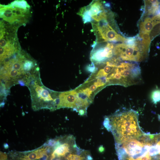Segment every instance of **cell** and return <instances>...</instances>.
Segmentation results:
<instances>
[{
	"label": "cell",
	"mask_w": 160,
	"mask_h": 160,
	"mask_svg": "<svg viewBox=\"0 0 160 160\" xmlns=\"http://www.w3.org/2000/svg\"><path fill=\"white\" fill-rule=\"evenodd\" d=\"M0 95L7 97L12 86L27 87L39 72L37 62L28 53L20 51L0 62Z\"/></svg>",
	"instance_id": "obj_1"
},
{
	"label": "cell",
	"mask_w": 160,
	"mask_h": 160,
	"mask_svg": "<svg viewBox=\"0 0 160 160\" xmlns=\"http://www.w3.org/2000/svg\"><path fill=\"white\" fill-rule=\"evenodd\" d=\"M108 117L116 144L137 138L144 134L138 124V113L133 110L116 113Z\"/></svg>",
	"instance_id": "obj_2"
},
{
	"label": "cell",
	"mask_w": 160,
	"mask_h": 160,
	"mask_svg": "<svg viewBox=\"0 0 160 160\" xmlns=\"http://www.w3.org/2000/svg\"><path fill=\"white\" fill-rule=\"evenodd\" d=\"M27 87L30 92L32 107L34 111L46 109L53 111L58 109L59 92L45 86L40 74L32 79Z\"/></svg>",
	"instance_id": "obj_3"
},
{
	"label": "cell",
	"mask_w": 160,
	"mask_h": 160,
	"mask_svg": "<svg viewBox=\"0 0 160 160\" xmlns=\"http://www.w3.org/2000/svg\"><path fill=\"white\" fill-rule=\"evenodd\" d=\"M149 52L139 40L135 45H131L123 43L118 44L114 47L113 55L123 61L140 62L148 56Z\"/></svg>",
	"instance_id": "obj_4"
},
{
	"label": "cell",
	"mask_w": 160,
	"mask_h": 160,
	"mask_svg": "<svg viewBox=\"0 0 160 160\" xmlns=\"http://www.w3.org/2000/svg\"><path fill=\"white\" fill-rule=\"evenodd\" d=\"M94 32L96 35L97 43L101 40L104 41L125 43L126 38L118 34L109 24L107 19H104L98 22L92 23Z\"/></svg>",
	"instance_id": "obj_5"
},
{
	"label": "cell",
	"mask_w": 160,
	"mask_h": 160,
	"mask_svg": "<svg viewBox=\"0 0 160 160\" xmlns=\"http://www.w3.org/2000/svg\"><path fill=\"white\" fill-rule=\"evenodd\" d=\"M30 15L29 9L19 8L10 5L0 6V17L12 25L25 23Z\"/></svg>",
	"instance_id": "obj_6"
},
{
	"label": "cell",
	"mask_w": 160,
	"mask_h": 160,
	"mask_svg": "<svg viewBox=\"0 0 160 160\" xmlns=\"http://www.w3.org/2000/svg\"><path fill=\"white\" fill-rule=\"evenodd\" d=\"M114 47L113 44L109 43L105 47L95 46L91 54L92 61L95 63H100L110 59L113 55Z\"/></svg>",
	"instance_id": "obj_7"
},
{
	"label": "cell",
	"mask_w": 160,
	"mask_h": 160,
	"mask_svg": "<svg viewBox=\"0 0 160 160\" xmlns=\"http://www.w3.org/2000/svg\"><path fill=\"white\" fill-rule=\"evenodd\" d=\"M155 26L151 18L149 17H146L140 24V32L150 33Z\"/></svg>",
	"instance_id": "obj_8"
},
{
	"label": "cell",
	"mask_w": 160,
	"mask_h": 160,
	"mask_svg": "<svg viewBox=\"0 0 160 160\" xmlns=\"http://www.w3.org/2000/svg\"><path fill=\"white\" fill-rule=\"evenodd\" d=\"M145 10L149 15L153 14L158 10L159 2L157 0L145 1Z\"/></svg>",
	"instance_id": "obj_9"
},
{
	"label": "cell",
	"mask_w": 160,
	"mask_h": 160,
	"mask_svg": "<svg viewBox=\"0 0 160 160\" xmlns=\"http://www.w3.org/2000/svg\"><path fill=\"white\" fill-rule=\"evenodd\" d=\"M150 33L140 32L139 36L142 39V43L146 49L149 52V47L151 44V40L150 36Z\"/></svg>",
	"instance_id": "obj_10"
},
{
	"label": "cell",
	"mask_w": 160,
	"mask_h": 160,
	"mask_svg": "<svg viewBox=\"0 0 160 160\" xmlns=\"http://www.w3.org/2000/svg\"><path fill=\"white\" fill-rule=\"evenodd\" d=\"M10 4L20 8L27 9H30L29 5L24 0L15 1L12 2Z\"/></svg>",
	"instance_id": "obj_11"
},
{
	"label": "cell",
	"mask_w": 160,
	"mask_h": 160,
	"mask_svg": "<svg viewBox=\"0 0 160 160\" xmlns=\"http://www.w3.org/2000/svg\"><path fill=\"white\" fill-rule=\"evenodd\" d=\"M151 99L155 104L160 101V90L156 89L153 91L151 94Z\"/></svg>",
	"instance_id": "obj_12"
},
{
	"label": "cell",
	"mask_w": 160,
	"mask_h": 160,
	"mask_svg": "<svg viewBox=\"0 0 160 160\" xmlns=\"http://www.w3.org/2000/svg\"><path fill=\"white\" fill-rule=\"evenodd\" d=\"M103 124L105 127L108 131L110 132L111 131L108 117H106L105 118Z\"/></svg>",
	"instance_id": "obj_13"
},
{
	"label": "cell",
	"mask_w": 160,
	"mask_h": 160,
	"mask_svg": "<svg viewBox=\"0 0 160 160\" xmlns=\"http://www.w3.org/2000/svg\"><path fill=\"white\" fill-rule=\"evenodd\" d=\"M151 19L155 25L160 23V13L154 16Z\"/></svg>",
	"instance_id": "obj_14"
},
{
	"label": "cell",
	"mask_w": 160,
	"mask_h": 160,
	"mask_svg": "<svg viewBox=\"0 0 160 160\" xmlns=\"http://www.w3.org/2000/svg\"><path fill=\"white\" fill-rule=\"evenodd\" d=\"M53 160H67L65 156L63 157L56 158Z\"/></svg>",
	"instance_id": "obj_15"
},
{
	"label": "cell",
	"mask_w": 160,
	"mask_h": 160,
	"mask_svg": "<svg viewBox=\"0 0 160 160\" xmlns=\"http://www.w3.org/2000/svg\"><path fill=\"white\" fill-rule=\"evenodd\" d=\"M104 148L102 146L100 147L99 148V151L100 152H103L104 151Z\"/></svg>",
	"instance_id": "obj_16"
},
{
	"label": "cell",
	"mask_w": 160,
	"mask_h": 160,
	"mask_svg": "<svg viewBox=\"0 0 160 160\" xmlns=\"http://www.w3.org/2000/svg\"><path fill=\"white\" fill-rule=\"evenodd\" d=\"M90 160H93V159L92 158V159H91Z\"/></svg>",
	"instance_id": "obj_17"
},
{
	"label": "cell",
	"mask_w": 160,
	"mask_h": 160,
	"mask_svg": "<svg viewBox=\"0 0 160 160\" xmlns=\"http://www.w3.org/2000/svg\"></svg>",
	"instance_id": "obj_18"
},
{
	"label": "cell",
	"mask_w": 160,
	"mask_h": 160,
	"mask_svg": "<svg viewBox=\"0 0 160 160\" xmlns=\"http://www.w3.org/2000/svg\"></svg>",
	"instance_id": "obj_19"
}]
</instances>
